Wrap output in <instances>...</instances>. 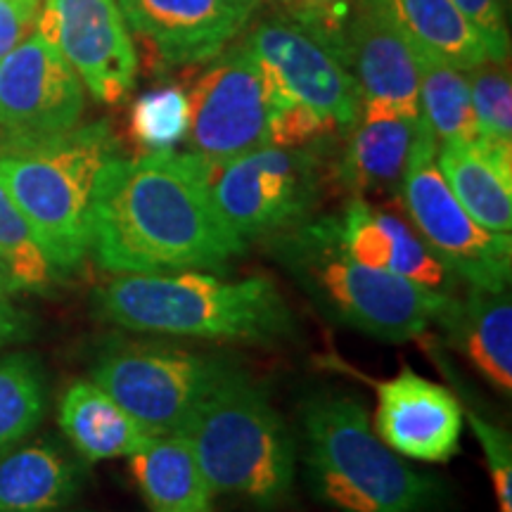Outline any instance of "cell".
<instances>
[{
    "label": "cell",
    "instance_id": "obj_1",
    "mask_svg": "<svg viewBox=\"0 0 512 512\" xmlns=\"http://www.w3.org/2000/svg\"><path fill=\"white\" fill-rule=\"evenodd\" d=\"M209 188L195 152L114 157L91 204V254L112 275L223 271L247 252Z\"/></svg>",
    "mask_w": 512,
    "mask_h": 512
},
{
    "label": "cell",
    "instance_id": "obj_2",
    "mask_svg": "<svg viewBox=\"0 0 512 512\" xmlns=\"http://www.w3.org/2000/svg\"><path fill=\"white\" fill-rule=\"evenodd\" d=\"M93 311L126 332L209 342L278 344L297 318L271 278L228 280L211 271L114 275L93 292Z\"/></svg>",
    "mask_w": 512,
    "mask_h": 512
},
{
    "label": "cell",
    "instance_id": "obj_3",
    "mask_svg": "<svg viewBox=\"0 0 512 512\" xmlns=\"http://www.w3.org/2000/svg\"><path fill=\"white\" fill-rule=\"evenodd\" d=\"M311 494L337 512H444L448 489L377 437L358 396L318 392L302 411Z\"/></svg>",
    "mask_w": 512,
    "mask_h": 512
},
{
    "label": "cell",
    "instance_id": "obj_4",
    "mask_svg": "<svg viewBox=\"0 0 512 512\" xmlns=\"http://www.w3.org/2000/svg\"><path fill=\"white\" fill-rule=\"evenodd\" d=\"M266 245L325 318L382 342L425 335L456 297L356 261L339 242L330 216L304 221Z\"/></svg>",
    "mask_w": 512,
    "mask_h": 512
},
{
    "label": "cell",
    "instance_id": "obj_5",
    "mask_svg": "<svg viewBox=\"0 0 512 512\" xmlns=\"http://www.w3.org/2000/svg\"><path fill=\"white\" fill-rule=\"evenodd\" d=\"M119 157L107 121L38 140L0 143V185L22 211L60 275L91 254V204L100 171Z\"/></svg>",
    "mask_w": 512,
    "mask_h": 512
},
{
    "label": "cell",
    "instance_id": "obj_6",
    "mask_svg": "<svg viewBox=\"0 0 512 512\" xmlns=\"http://www.w3.org/2000/svg\"><path fill=\"white\" fill-rule=\"evenodd\" d=\"M176 434L188 441L216 494L266 512L290 501L297 463L292 432L266 389L240 366L216 384Z\"/></svg>",
    "mask_w": 512,
    "mask_h": 512
},
{
    "label": "cell",
    "instance_id": "obj_7",
    "mask_svg": "<svg viewBox=\"0 0 512 512\" xmlns=\"http://www.w3.org/2000/svg\"><path fill=\"white\" fill-rule=\"evenodd\" d=\"M238 363L152 339L112 337L93 358L91 380L155 434H176Z\"/></svg>",
    "mask_w": 512,
    "mask_h": 512
},
{
    "label": "cell",
    "instance_id": "obj_8",
    "mask_svg": "<svg viewBox=\"0 0 512 512\" xmlns=\"http://www.w3.org/2000/svg\"><path fill=\"white\" fill-rule=\"evenodd\" d=\"M320 147L264 145L230 162H209V188L223 221L249 245L302 226L323 192Z\"/></svg>",
    "mask_w": 512,
    "mask_h": 512
},
{
    "label": "cell",
    "instance_id": "obj_9",
    "mask_svg": "<svg viewBox=\"0 0 512 512\" xmlns=\"http://www.w3.org/2000/svg\"><path fill=\"white\" fill-rule=\"evenodd\" d=\"M408 221L463 287L503 290L510 285L512 235L479 226L456 200L437 166V138L420 133L399 192Z\"/></svg>",
    "mask_w": 512,
    "mask_h": 512
},
{
    "label": "cell",
    "instance_id": "obj_10",
    "mask_svg": "<svg viewBox=\"0 0 512 512\" xmlns=\"http://www.w3.org/2000/svg\"><path fill=\"white\" fill-rule=\"evenodd\" d=\"M190 152L223 164L268 145L261 67L242 43L221 53L188 93Z\"/></svg>",
    "mask_w": 512,
    "mask_h": 512
},
{
    "label": "cell",
    "instance_id": "obj_11",
    "mask_svg": "<svg viewBox=\"0 0 512 512\" xmlns=\"http://www.w3.org/2000/svg\"><path fill=\"white\" fill-rule=\"evenodd\" d=\"M36 31L102 105H119L136 86L138 53L117 0H41Z\"/></svg>",
    "mask_w": 512,
    "mask_h": 512
},
{
    "label": "cell",
    "instance_id": "obj_12",
    "mask_svg": "<svg viewBox=\"0 0 512 512\" xmlns=\"http://www.w3.org/2000/svg\"><path fill=\"white\" fill-rule=\"evenodd\" d=\"M261 67L266 107L294 100L349 131L361 114V95L342 62L299 24L271 19L247 38Z\"/></svg>",
    "mask_w": 512,
    "mask_h": 512
},
{
    "label": "cell",
    "instance_id": "obj_13",
    "mask_svg": "<svg viewBox=\"0 0 512 512\" xmlns=\"http://www.w3.org/2000/svg\"><path fill=\"white\" fill-rule=\"evenodd\" d=\"M83 110L81 79L36 29L0 60V143L72 131Z\"/></svg>",
    "mask_w": 512,
    "mask_h": 512
},
{
    "label": "cell",
    "instance_id": "obj_14",
    "mask_svg": "<svg viewBox=\"0 0 512 512\" xmlns=\"http://www.w3.org/2000/svg\"><path fill=\"white\" fill-rule=\"evenodd\" d=\"M126 27L159 64L188 67L219 57L247 27L259 0H117Z\"/></svg>",
    "mask_w": 512,
    "mask_h": 512
},
{
    "label": "cell",
    "instance_id": "obj_15",
    "mask_svg": "<svg viewBox=\"0 0 512 512\" xmlns=\"http://www.w3.org/2000/svg\"><path fill=\"white\" fill-rule=\"evenodd\" d=\"M373 430L401 458L448 463L460 451L463 406L444 384L403 366L389 380L375 382Z\"/></svg>",
    "mask_w": 512,
    "mask_h": 512
},
{
    "label": "cell",
    "instance_id": "obj_16",
    "mask_svg": "<svg viewBox=\"0 0 512 512\" xmlns=\"http://www.w3.org/2000/svg\"><path fill=\"white\" fill-rule=\"evenodd\" d=\"M337 60L354 79L361 107L422 117L418 64L411 43L366 0H358L351 12Z\"/></svg>",
    "mask_w": 512,
    "mask_h": 512
},
{
    "label": "cell",
    "instance_id": "obj_17",
    "mask_svg": "<svg viewBox=\"0 0 512 512\" xmlns=\"http://www.w3.org/2000/svg\"><path fill=\"white\" fill-rule=\"evenodd\" d=\"M330 221L342 247L361 264L439 294H458V287H463L413 223L392 211L375 207L363 197H351L347 207L330 216Z\"/></svg>",
    "mask_w": 512,
    "mask_h": 512
},
{
    "label": "cell",
    "instance_id": "obj_18",
    "mask_svg": "<svg viewBox=\"0 0 512 512\" xmlns=\"http://www.w3.org/2000/svg\"><path fill=\"white\" fill-rule=\"evenodd\" d=\"M425 128L422 117L361 107L339 155L337 178L351 197L363 200L373 192H399L408 159Z\"/></svg>",
    "mask_w": 512,
    "mask_h": 512
},
{
    "label": "cell",
    "instance_id": "obj_19",
    "mask_svg": "<svg viewBox=\"0 0 512 512\" xmlns=\"http://www.w3.org/2000/svg\"><path fill=\"white\" fill-rule=\"evenodd\" d=\"M448 344L467 358L498 394L512 392V302L510 287H465L441 313Z\"/></svg>",
    "mask_w": 512,
    "mask_h": 512
},
{
    "label": "cell",
    "instance_id": "obj_20",
    "mask_svg": "<svg viewBox=\"0 0 512 512\" xmlns=\"http://www.w3.org/2000/svg\"><path fill=\"white\" fill-rule=\"evenodd\" d=\"M437 166L456 200L479 226L510 235L512 145L479 138L472 143H437Z\"/></svg>",
    "mask_w": 512,
    "mask_h": 512
},
{
    "label": "cell",
    "instance_id": "obj_21",
    "mask_svg": "<svg viewBox=\"0 0 512 512\" xmlns=\"http://www.w3.org/2000/svg\"><path fill=\"white\" fill-rule=\"evenodd\" d=\"M86 484V463L53 439L19 444L0 456V512H57Z\"/></svg>",
    "mask_w": 512,
    "mask_h": 512
},
{
    "label": "cell",
    "instance_id": "obj_22",
    "mask_svg": "<svg viewBox=\"0 0 512 512\" xmlns=\"http://www.w3.org/2000/svg\"><path fill=\"white\" fill-rule=\"evenodd\" d=\"M57 422L83 463L131 458L155 439L93 380H74L64 389Z\"/></svg>",
    "mask_w": 512,
    "mask_h": 512
},
{
    "label": "cell",
    "instance_id": "obj_23",
    "mask_svg": "<svg viewBox=\"0 0 512 512\" xmlns=\"http://www.w3.org/2000/svg\"><path fill=\"white\" fill-rule=\"evenodd\" d=\"M382 12L413 48L425 50L460 72L491 60L484 36L453 0H366Z\"/></svg>",
    "mask_w": 512,
    "mask_h": 512
},
{
    "label": "cell",
    "instance_id": "obj_24",
    "mask_svg": "<svg viewBox=\"0 0 512 512\" xmlns=\"http://www.w3.org/2000/svg\"><path fill=\"white\" fill-rule=\"evenodd\" d=\"M150 512H214L216 491L181 434H159L128 458Z\"/></svg>",
    "mask_w": 512,
    "mask_h": 512
},
{
    "label": "cell",
    "instance_id": "obj_25",
    "mask_svg": "<svg viewBox=\"0 0 512 512\" xmlns=\"http://www.w3.org/2000/svg\"><path fill=\"white\" fill-rule=\"evenodd\" d=\"M413 48V46H411ZM420 81V114L437 143H472L479 138L467 76L425 50L413 48Z\"/></svg>",
    "mask_w": 512,
    "mask_h": 512
},
{
    "label": "cell",
    "instance_id": "obj_26",
    "mask_svg": "<svg viewBox=\"0 0 512 512\" xmlns=\"http://www.w3.org/2000/svg\"><path fill=\"white\" fill-rule=\"evenodd\" d=\"M48 408L41 361L27 351L0 356V456L36 432Z\"/></svg>",
    "mask_w": 512,
    "mask_h": 512
},
{
    "label": "cell",
    "instance_id": "obj_27",
    "mask_svg": "<svg viewBox=\"0 0 512 512\" xmlns=\"http://www.w3.org/2000/svg\"><path fill=\"white\" fill-rule=\"evenodd\" d=\"M0 264L12 278L17 294L48 297L62 280L60 271L50 264L48 254L38 245L29 221L24 219L3 185H0Z\"/></svg>",
    "mask_w": 512,
    "mask_h": 512
},
{
    "label": "cell",
    "instance_id": "obj_28",
    "mask_svg": "<svg viewBox=\"0 0 512 512\" xmlns=\"http://www.w3.org/2000/svg\"><path fill=\"white\" fill-rule=\"evenodd\" d=\"M190 126L188 93L181 86H159L133 102L128 112V138L138 155L169 152L185 140Z\"/></svg>",
    "mask_w": 512,
    "mask_h": 512
},
{
    "label": "cell",
    "instance_id": "obj_29",
    "mask_svg": "<svg viewBox=\"0 0 512 512\" xmlns=\"http://www.w3.org/2000/svg\"><path fill=\"white\" fill-rule=\"evenodd\" d=\"M467 83L479 140L512 145V81L508 62H482L470 69Z\"/></svg>",
    "mask_w": 512,
    "mask_h": 512
},
{
    "label": "cell",
    "instance_id": "obj_30",
    "mask_svg": "<svg viewBox=\"0 0 512 512\" xmlns=\"http://www.w3.org/2000/svg\"><path fill=\"white\" fill-rule=\"evenodd\" d=\"M266 131L273 147H309L325 143L342 128L302 102L285 100L266 107Z\"/></svg>",
    "mask_w": 512,
    "mask_h": 512
},
{
    "label": "cell",
    "instance_id": "obj_31",
    "mask_svg": "<svg viewBox=\"0 0 512 512\" xmlns=\"http://www.w3.org/2000/svg\"><path fill=\"white\" fill-rule=\"evenodd\" d=\"M467 425L475 434L479 448L484 453L486 470H489L491 484L498 503V512H512V441L505 427L496 425L484 415L465 411Z\"/></svg>",
    "mask_w": 512,
    "mask_h": 512
},
{
    "label": "cell",
    "instance_id": "obj_32",
    "mask_svg": "<svg viewBox=\"0 0 512 512\" xmlns=\"http://www.w3.org/2000/svg\"><path fill=\"white\" fill-rule=\"evenodd\" d=\"M294 24L323 43L337 57L344 29H347L354 3L351 0H290Z\"/></svg>",
    "mask_w": 512,
    "mask_h": 512
},
{
    "label": "cell",
    "instance_id": "obj_33",
    "mask_svg": "<svg viewBox=\"0 0 512 512\" xmlns=\"http://www.w3.org/2000/svg\"><path fill=\"white\" fill-rule=\"evenodd\" d=\"M465 17L479 29L484 36L486 46H489L491 60L494 62H508L510 53V38L508 29H505L503 8L498 0H453Z\"/></svg>",
    "mask_w": 512,
    "mask_h": 512
},
{
    "label": "cell",
    "instance_id": "obj_34",
    "mask_svg": "<svg viewBox=\"0 0 512 512\" xmlns=\"http://www.w3.org/2000/svg\"><path fill=\"white\" fill-rule=\"evenodd\" d=\"M41 0H0V60L36 29Z\"/></svg>",
    "mask_w": 512,
    "mask_h": 512
},
{
    "label": "cell",
    "instance_id": "obj_35",
    "mask_svg": "<svg viewBox=\"0 0 512 512\" xmlns=\"http://www.w3.org/2000/svg\"><path fill=\"white\" fill-rule=\"evenodd\" d=\"M34 332L36 318L12 302V297H0V349L29 342Z\"/></svg>",
    "mask_w": 512,
    "mask_h": 512
},
{
    "label": "cell",
    "instance_id": "obj_36",
    "mask_svg": "<svg viewBox=\"0 0 512 512\" xmlns=\"http://www.w3.org/2000/svg\"><path fill=\"white\" fill-rule=\"evenodd\" d=\"M17 290L15 285H12V278L8 275V271H5V266L0 264V297H15Z\"/></svg>",
    "mask_w": 512,
    "mask_h": 512
},
{
    "label": "cell",
    "instance_id": "obj_37",
    "mask_svg": "<svg viewBox=\"0 0 512 512\" xmlns=\"http://www.w3.org/2000/svg\"><path fill=\"white\" fill-rule=\"evenodd\" d=\"M498 3H501V8H503V10H508V8H510V0H498Z\"/></svg>",
    "mask_w": 512,
    "mask_h": 512
},
{
    "label": "cell",
    "instance_id": "obj_38",
    "mask_svg": "<svg viewBox=\"0 0 512 512\" xmlns=\"http://www.w3.org/2000/svg\"><path fill=\"white\" fill-rule=\"evenodd\" d=\"M57 512H88V510H67V508H64V510H57Z\"/></svg>",
    "mask_w": 512,
    "mask_h": 512
},
{
    "label": "cell",
    "instance_id": "obj_39",
    "mask_svg": "<svg viewBox=\"0 0 512 512\" xmlns=\"http://www.w3.org/2000/svg\"><path fill=\"white\" fill-rule=\"evenodd\" d=\"M280 3H283V5H287V8H290V0H280Z\"/></svg>",
    "mask_w": 512,
    "mask_h": 512
}]
</instances>
